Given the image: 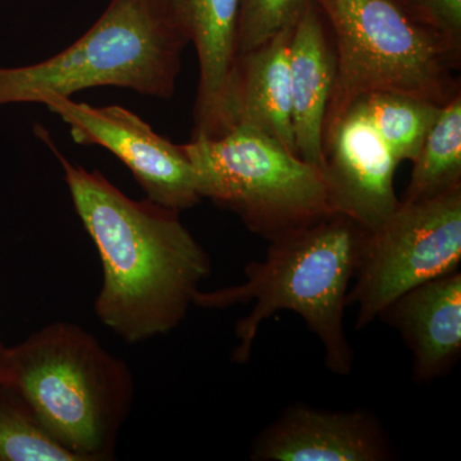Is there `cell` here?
<instances>
[{"label": "cell", "mask_w": 461, "mask_h": 461, "mask_svg": "<svg viewBox=\"0 0 461 461\" xmlns=\"http://www.w3.org/2000/svg\"><path fill=\"white\" fill-rule=\"evenodd\" d=\"M181 148L202 199L238 214L268 241L333 213L321 168L256 129L194 136Z\"/></svg>", "instance_id": "6"}, {"label": "cell", "mask_w": 461, "mask_h": 461, "mask_svg": "<svg viewBox=\"0 0 461 461\" xmlns=\"http://www.w3.org/2000/svg\"><path fill=\"white\" fill-rule=\"evenodd\" d=\"M35 132L59 160L76 213L98 249L96 317L129 344L177 329L212 273L211 258L180 212L129 198L99 171L69 162L44 127Z\"/></svg>", "instance_id": "1"}, {"label": "cell", "mask_w": 461, "mask_h": 461, "mask_svg": "<svg viewBox=\"0 0 461 461\" xmlns=\"http://www.w3.org/2000/svg\"><path fill=\"white\" fill-rule=\"evenodd\" d=\"M418 23L461 56V0H400Z\"/></svg>", "instance_id": "19"}, {"label": "cell", "mask_w": 461, "mask_h": 461, "mask_svg": "<svg viewBox=\"0 0 461 461\" xmlns=\"http://www.w3.org/2000/svg\"><path fill=\"white\" fill-rule=\"evenodd\" d=\"M366 230L350 218L332 213L271 241L263 262L245 267L244 284L196 294L194 305L226 309L253 302L250 313L238 321L232 362L247 364L258 330L278 311L304 320L324 350L330 372L348 375L354 351L345 332L348 294L359 266Z\"/></svg>", "instance_id": "2"}, {"label": "cell", "mask_w": 461, "mask_h": 461, "mask_svg": "<svg viewBox=\"0 0 461 461\" xmlns=\"http://www.w3.org/2000/svg\"><path fill=\"white\" fill-rule=\"evenodd\" d=\"M41 104L68 124L76 144L98 145L117 157L151 202L181 212L202 200L195 172L181 145L167 140L129 109L91 107L59 95L47 96Z\"/></svg>", "instance_id": "8"}, {"label": "cell", "mask_w": 461, "mask_h": 461, "mask_svg": "<svg viewBox=\"0 0 461 461\" xmlns=\"http://www.w3.org/2000/svg\"><path fill=\"white\" fill-rule=\"evenodd\" d=\"M309 0H240L238 54L259 47L295 23Z\"/></svg>", "instance_id": "18"}, {"label": "cell", "mask_w": 461, "mask_h": 461, "mask_svg": "<svg viewBox=\"0 0 461 461\" xmlns=\"http://www.w3.org/2000/svg\"><path fill=\"white\" fill-rule=\"evenodd\" d=\"M338 72V54L326 17L314 0L294 25L288 50L291 104L297 153L309 165H323V124Z\"/></svg>", "instance_id": "13"}, {"label": "cell", "mask_w": 461, "mask_h": 461, "mask_svg": "<svg viewBox=\"0 0 461 461\" xmlns=\"http://www.w3.org/2000/svg\"><path fill=\"white\" fill-rule=\"evenodd\" d=\"M256 461H387L393 448L384 427L366 411L291 405L254 439Z\"/></svg>", "instance_id": "10"}, {"label": "cell", "mask_w": 461, "mask_h": 461, "mask_svg": "<svg viewBox=\"0 0 461 461\" xmlns=\"http://www.w3.org/2000/svg\"><path fill=\"white\" fill-rule=\"evenodd\" d=\"M166 5L198 56L193 138L215 136L224 90L238 57L240 0H166Z\"/></svg>", "instance_id": "14"}, {"label": "cell", "mask_w": 461, "mask_h": 461, "mask_svg": "<svg viewBox=\"0 0 461 461\" xmlns=\"http://www.w3.org/2000/svg\"><path fill=\"white\" fill-rule=\"evenodd\" d=\"M338 54L323 133L357 99L393 91L444 107L461 94V56L418 23L400 0H314Z\"/></svg>", "instance_id": "5"}, {"label": "cell", "mask_w": 461, "mask_h": 461, "mask_svg": "<svg viewBox=\"0 0 461 461\" xmlns=\"http://www.w3.org/2000/svg\"><path fill=\"white\" fill-rule=\"evenodd\" d=\"M0 461H78L50 435L26 397L0 384Z\"/></svg>", "instance_id": "17"}, {"label": "cell", "mask_w": 461, "mask_h": 461, "mask_svg": "<svg viewBox=\"0 0 461 461\" xmlns=\"http://www.w3.org/2000/svg\"><path fill=\"white\" fill-rule=\"evenodd\" d=\"M78 461L114 459L135 399L129 366L80 326L56 321L8 348V381Z\"/></svg>", "instance_id": "3"}, {"label": "cell", "mask_w": 461, "mask_h": 461, "mask_svg": "<svg viewBox=\"0 0 461 461\" xmlns=\"http://www.w3.org/2000/svg\"><path fill=\"white\" fill-rule=\"evenodd\" d=\"M294 25L285 27L259 47L238 54L224 90L215 136L235 127H250L299 156L288 74Z\"/></svg>", "instance_id": "11"}, {"label": "cell", "mask_w": 461, "mask_h": 461, "mask_svg": "<svg viewBox=\"0 0 461 461\" xmlns=\"http://www.w3.org/2000/svg\"><path fill=\"white\" fill-rule=\"evenodd\" d=\"M412 163L402 202L435 198L461 186V94L441 108Z\"/></svg>", "instance_id": "15"}, {"label": "cell", "mask_w": 461, "mask_h": 461, "mask_svg": "<svg viewBox=\"0 0 461 461\" xmlns=\"http://www.w3.org/2000/svg\"><path fill=\"white\" fill-rule=\"evenodd\" d=\"M461 186L420 202H402L375 230H366L357 282L348 305L357 306L364 330L393 300L424 282L459 271Z\"/></svg>", "instance_id": "7"}, {"label": "cell", "mask_w": 461, "mask_h": 461, "mask_svg": "<svg viewBox=\"0 0 461 461\" xmlns=\"http://www.w3.org/2000/svg\"><path fill=\"white\" fill-rule=\"evenodd\" d=\"M399 165L359 100L323 133L321 171L330 209L364 230H375L399 205L393 187Z\"/></svg>", "instance_id": "9"}, {"label": "cell", "mask_w": 461, "mask_h": 461, "mask_svg": "<svg viewBox=\"0 0 461 461\" xmlns=\"http://www.w3.org/2000/svg\"><path fill=\"white\" fill-rule=\"evenodd\" d=\"M187 42L158 0H111L71 47L35 65L0 67V107L100 86L169 99Z\"/></svg>", "instance_id": "4"}, {"label": "cell", "mask_w": 461, "mask_h": 461, "mask_svg": "<svg viewBox=\"0 0 461 461\" xmlns=\"http://www.w3.org/2000/svg\"><path fill=\"white\" fill-rule=\"evenodd\" d=\"M8 381V348L2 341L0 335V384Z\"/></svg>", "instance_id": "20"}, {"label": "cell", "mask_w": 461, "mask_h": 461, "mask_svg": "<svg viewBox=\"0 0 461 461\" xmlns=\"http://www.w3.org/2000/svg\"><path fill=\"white\" fill-rule=\"evenodd\" d=\"M158 2L162 3V5H166V0H158ZM166 7H167V5H166Z\"/></svg>", "instance_id": "21"}, {"label": "cell", "mask_w": 461, "mask_h": 461, "mask_svg": "<svg viewBox=\"0 0 461 461\" xmlns=\"http://www.w3.org/2000/svg\"><path fill=\"white\" fill-rule=\"evenodd\" d=\"M359 100L364 113L397 162H414L441 105L393 91H375Z\"/></svg>", "instance_id": "16"}, {"label": "cell", "mask_w": 461, "mask_h": 461, "mask_svg": "<svg viewBox=\"0 0 461 461\" xmlns=\"http://www.w3.org/2000/svg\"><path fill=\"white\" fill-rule=\"evenodd\" d=\"M379 318L399 330L412 355L417 384L447 375L461 355V273L406 291Z\"/></svg>", "instance_id": "12"}]
</instances>
